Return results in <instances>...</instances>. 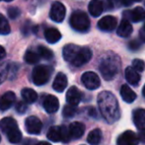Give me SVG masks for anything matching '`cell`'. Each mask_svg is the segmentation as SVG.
I'll list each match as a JSON object with an SVG mask.
<instances>
[{"label":"cell","mask_w":145,"mask_h":145,"mask_svg":"<svg viewBox=\"0 0 145 145\" xmlns=\"http://www.w3.org/2000/svg\"><path fill=\"white\" fill-rule=\"evenodd\" d=\"M99 110L108 123H113L120 117L118 101L116 97L109 91H101L97 97Z\"/></svg>","instance_id":"6da1fadb"},{"label":"cell","mask_w":145,"mask_h":145,"mask_svg":"<svg viewBox=\"0 0 145 145\" xmlns=\"http://www.w3.org/2000/svg\"><path fill=\"white\" fill-rule=\"evenodd\" d=\"M0 129L13 144H17L22 139V133L16 120L12 117H5L0 120Z\"/></svg>","instance_id":"7a4b0ae2"},{"label":"cell","mask_w":145,"mask_h":145,"mask_svg":"<svg viewBox=\"0 0 145 145\" xmlns=\"http://www.w3.org/2000/svg\"><path fill=\"white\" fill-rule=\"evenodd\" d=\"M70 24L72 28L78 32H87L91 27V21L85 12L77 10L71 15Z\"/></svg>","instance_id":"3957f363"},{"label":"cell","mask_w":145,"mask_h":145,"mask_svg":"<svg viewBox=\"0 0 145 145\" xmlns=\"http://www.w3.org/2000/svg\"><path fill=\"white\" fill-rule=\"evenodd\" d=\"M118 62L112 60V59H103L99 66V71L101 72V76L106 81H110L111 79L115 77V75L118 72Z\"/></svg>","instance_id":"277c9868"},{"label":"cell","mask_w":145,"mask_h":145,"mask_svg":"<svg viewBox=\"0 0 145 145\" xmlns=\"http://www.w3.org/2000/svg\"><path fill=\"white\" fill-rule=\"evenodd\" d=\"M51 77V69L44 65H38L32 72L33 83L36 86H43L49 81Z\"/></svg>","instance_id":"5b68a950"},{"label":"cell","mask_w":145,"mask_h":145,"mask_svg":"<svg viewBox=\"0 0 145 145\" xmlns=\"http://www.w3.org/2000/svg\"><path fill=\"white\" fill-rule=\"evenodd\" d=\"M82 83L87 89H97L101 86V80L99 76L93 72H86L82 76Z\"/></svg>","instance_id":"8992f818"},{"label":"cell","mask_w":145,"mask_h":145,"mask_svg":"<svg viewBox=\"0 0 145 145\" xmlns=\"http://www.w3.org/2000/svg\"><path fill=\"white\" fill-rule=\"evenodd\" d=\"M91 56H93V52H91V49L88 48V47H83V48L80 49L78 54L76 55V57L72 59V61L71 63L76 67L84 66L91 60Z\"/></svg>","instance_id":"52a82bcc"},{"label":"cell","mask_w":145,"mask_h":145,"mask_svg":"<svg viewBox=\"0 0 145 145\" xmlns=\"http://www.w3.org/2000/svg\"><path fill=\"white\" fill-rule=\"evenodd\" d=\"M65 16H66V7L64 6V4L59 1L53 3L50 10L51 19L54 22L60 23L65 19Z\"/></svg>","instance_id":"ba28073f"},{"label":"cell","mask_w":145,"mask_h":145,"mask_svg":"<svg viewBox=\"0 0 145 145\" xmlns=\"http://www.w3.org/2000/svg\"><path fill=\"white\" fill-rule=\"evenodd\" d=\"M117 145H138L139 137L131 130H126L121 133L116 140Z\"/></svg>","instance_id":"9c48e42d"},{"label":"cell","mask_w":145,"mask_h":145,"mask_svg":"<svg viewBox=\"0 0 145 145\" xmlns=\"http://www.w3.org/2000/svg\"><path fill=\"white\" fill-rule=\"evenodd\" d=\"M25 127L29 134L37 135L41 133L43 124L37 116H29L25 120Z\"/></svg>","instance_id":"30bf717a"},{"label":"cell","mask_w":145,"mask_h":145,"mask_svg":"<svg viewBox=\"0 0 145 145\" xmlns=\"http://www.w3.org/2000/svg\"><path fill=\"white\" fill-rule=\"evenodd\" d=\"M116 25L117 19L114 16H111V15H107V16L103 17L99 21V23H97L99 28L103 31H106V32H109V31H112L113 29H115Z\"/></svg>","instance_id":"8fae6325"},{"label":"cell","mask_w":145,"mask_h":145,"mask_svg":"<svg viewBox=\"0 0 145 145\" xmlns=\"http://www.w3.org/2000/svg\"><path fill=\"white\" fill-rule=\"evenodd\" d=\"M43 106H44L45 110L48 113L57 112V110L59 109V106H60L59 99L53 95H47V97H45L44 101H43Z\"/></svg>","instance_id":"7c38bea8"},{"label":"cell","mask_w":145,"mask_h":145,"mask_svg":"<svg viewBox=\"0 0 145 145\" xmlns=\"http://www.w3.org/2000/svg\"><path fill=\"white\" fill-rule=\"evenodd\" d=\"M66 99L67 103L71 105H75L77 106L79 105V103L82 99V93L81 91L78 89L77 87H72L68 89L66 95Z\"/></svg>","instance_id":"4fadbf2b"},{"label":"cell","mask_w":145,"mask_h":145,"mask_svg":"<svg viewBox=\"0 0 145 145\" xmlns=\"http://www.w3.org/2000/svg\"><path fill=\"white\" fill-rule=\"evenodd\" d=\"M16 95L13 91H7L0 97V110L5 111L9 109L15 103Z\"/></svg>","instance_id":"5bb4252c"},{"label":"cell","mask_w":145,"mask_h":145,"mask_svg":"<svg viewBox=\"0 0 145 145\" xmlns=\"http://www.w3.org/2000/svg\"><path fill=\"white\" fill-rule=\"evenodd\" d=\"M68 86V78L65 74L63 72H59L57 74L56 78L54 80L53 83V89L58 93H63L65 91V89Z\"/></svg>","instance_id":"9a60e30c"},{"label":"cell","mask_w":145,"mask_h":145,"mask_svg":"<svg viewBox=\"0 0 145 145\" xmlns=\"http://www.w3.org/2000/svg\"><path fill=\"white\" fill-rule=\"evenodd\" d=\"M85 129L86 127L83 123L76 121V122H72L70 124V126H69V132H70V135L72 138L79 139L84 135Z\"/></svg>","instance_id":"2e32d148"},{"label":"cell","mask_w":145,"mask_h":145,"mask_svg":"<svg viewBox=\"0 0 145 145\" xmlns=\"http://www.w3.org/2000/svg\"><path fill=\"white\" fill-rule=\"evenodd\" d=\"M133 122H134L135 126L140 130H144L145 129V109L138 108L135 109L133 111L132 114Z\"/></svg>","instance_id":"e0dca14e"},{"label":"cell","mask_w":145,"mask_h":145,"mask_svg":"<svg viewBox=\"0 0 145 145\" xmlns=\"http://www.w3.org/2000/svg\"><path fill=\"white\" fill-rule=\"evenodd\" d=\"M81 47H79L78 45L75 44H68L64 47L63 49V56L64 59L67 62H72V59L75 58L76 55L78 54V52L80 51Z\"/></svg>","instance_id":"ac0fdd59"},{"label":"cell","mask_w":145,"mask_h":145,"mask_svg":"<svg viewBox=\"0 0 145 145\" xmlns=\"http://www.w3.org/2000/svg\"><path fill=\"white\" fill-rule=\"evenodd\" d=\"M132 25L129 23L128 20L124 19L120 22V25H118L117 27V35L122 38H126L129 37L132 33Z\"/></svg>","instance_id":"d6986e66"},{"label":"cell","mask_w":145,"mask_h":145,"mask_svg":"<svg viewBox=\"0 0 145 145\" xmlns=\"http://www.w3.org/2000/svg\"><path fill=\"white\" fill-rule=\"evenodd\" d=\"M120 95L123 101L128 103H133L137 97L136 93L130 89V87H128V85H122L120 89Z\"/></svg>","instance_id":"ffe728a7"},{"label":"cell","mask_w":145,"mask_h":145,"mask_svg":"<svg viewBox=\"0 0 145 145\" xmlns=\"http://www.w3.org/2000/svg\"><path fill=\"white\" fill-rule=\"evenodd\" d=\"M125 79L130 85L137 86L140 81V76H139L138 72L135 71L132 67H128L125 70Z\"/></svg>","instance_id":"44dd1931"},{"label":"cell","mask_w":145,"mask_h":145,"mask_svg":"<svg viewBox=\"0 0 145 145\" xmlns=\"http://www.w3.org/2000/svg\"><path fill=\"white\" fill-rule=\"evenodd\" d=\"M89 11L91 16L99 17L103 11V4L101 0H91L89 4Z\"/></svg>","instance_id":"7402d4cb"},{"label":"cell","mask_w":145,"mask_h":145,"mask_svg":"<svg viewBox=\"0 0 145 145\" xmlns=\"http://www.w3.org/2000/svg\"><path fill=\"white\" fill-rule=\"evenodd\" d=\"M125 13L129 15V19L133 22H140L145 19V9H143L142 7H135L133 10Z\"/></svg>","instance_id":"603a6c76"},{"label":"cell","mask_w":145,"mask_h":145,"mask_svg":"<svg viewBox=\"0 0 145 145\" xmlns=\"http://www.w3.org/2000/svg\"><path fill=\"white\" fill-rule=\"evenodd\" d=\"M45 38L51 44H55V43L59 42L62 38V35H61L60 31L58 29L55 28H49L46 29L45 31Z\"/></svg>","instance_id":"cb8c5ba5"},{"label":"cell","mask_w":145,"mask_h":145,"mask_svg":"<svg viewBox=\"0 0 145 145\" xmlns=\"http://www.w3.org/2000/svg\"><path fill=\"white\" fill-rule=\"evenodd\" d=\"M47 137L49 140L53 142L62 141V126H53L47 133Z\"/></svg>","instance_id":"d4e9b609"},{"label":"cell","mask_w":145,"mask_h":145,"mask_svg":"<svg viewBox=\"0 0 145 145\" xmlns=\"http://www.w3.org/2000/svg\"><path fill=\"white\" fill-rule=\"evenodd\" d=\"M21 95H22L24 101H26L27 103H35L37 97H38V95H37L36 91L32 89H29V88L23 89L22 91H21Z\"/></svg>","instance_id":"484cf974"},{"label":"cell","mask_w":145,"mask_h":145,"mask_svg":"<svg viewBox=\"0 0 145 145\" xmlns=\"http://www.w3.org/2000/svg\"><path fill=\"white\" fill-rule=\"evenodd\" d=\"M101 136H103V134H101V130L99 128H95L89 133L87 140H88V142H89V144L97 145L99 142H101Z\"/></svg>","instance_id":"4316f807"},{"label":"cell","mask_w":145,"mask_h":145,"mask_svg":"<svg viewBox=\"0 0 145 145\" xmlns=\"http://www.w3.org/2000/svg\"><path fill=\"white\" fill-rule=\"evenodd\" d=\"M10 31L11 28L8 20L6 19V17L0 14V35H7L8 33H10Z\"/></svg>","instance_id":"83f0119b"},{"label":"cell","mask_w":145,"mask_h":145,"mask_svg":"<svg viewBox=\"0 0 145 145\" xmlns=\"http://www.w3.org/2000/svg\"><path fill=\"white\" fill-rule=\"evenodd\" d=\"M39 59H40V56L39 54L37 53L33 52V51H27L26 54L24 56V60L26 61L28 64H32V65H35L39 62Z\"/></svg>","instance_id":"f1b7e54d"},{"label":"cell","mask_w":145,"mask_h":145,"mask_svg":"<svg viewBox=\"0 0 145 145\" xmlns=\"http://www.w3.org/2000/svg\"><path fill=\"white\" fill-rule=\"evenodd\" d=\"M38 54H39V56L42 59H44V60H51V59L54 57V54H53L52 51L44 46L38 47Z\"/></svg>","instance_id":"f546056e"},{"label":"cell","mask_w":145,"mask_h":145,"mask_svg":"<svg viewBox=\"0 0 145 145\" xmlns=\"http://www.w3.org/2000/svg\"><path fill=\"white\" fill-rule=\"evenodd\" d=\"M76 112H77V108H76L75 105H68L64 107V109H63V115H64L65 117H68V118L75 116Z\"/></svg>","instance_id":"4dcf8cb0"},{"label":"cell","mask_w":145,"mask_h":145,"mask_svg":"<svg viewBox=\"0 0 145 145\" xmlns=\"http://www.w3.org/2000/svg\"><path fill=\"white\" fill-rule=\"evenodd\" d=\"M132 68L134 69L135 71H137L138 72H143L145 69V63L144 61L140 60V59H135L132 62Z\"/></svg>","instance_id":"1f68e13d"},{"label":"cell","mask_w":145,"mask_h":145,"mask_svg":"<svg viewBox=\"0 0 145 145\" xmlns=\"http://www.w3.org/2000/svg\"><path fill=\"white\" fill-rule=\"evenodd\" d=\"M8 72H9L8 64H4L2 66H0V84H2L3 81L6 79Z\"/></svg>","instance_id":"d6a6232c"},{"label":"cell","mask_w":145,"mask_h":145,"mask_svg":"<svg viewBox=\"0 0 145 145\" xmlns=\"http://www.w3.org/2000/svg\"><path fill=\"white\" fill-rule=\"evenodd\" d=\"M7 13H8V16L10 17L11 19H16L20 16L21 11H20V9L17 8V7H10V8H8Z\"/></svg>","instance_id":"836d02e7"},{"label":"cell","mask_w":145,"mask_h":145,"mask_svg":"<svg viewBox=\"0 0 145 145\" xmlns=\"http://www.w3.org/2000/svg\"><path fill=\"white\" fill-rule=\"evenodd\" d=\"M71 135H70V132H69V128H67L66 126L63 125L62 126V142H69L71 140Z\"/></svg>","instance_id":"e575fe53"},{"label":"cell","mask_w":145,"mask_h":145,"mask_svg":"<svg viewBox=\"0 0 145 145\" xmlns=\"http://www.w3.org/2000/svg\"><path fill=\"white\" fill-rule=\"evenodd\" d=\"M27 108H28V105H27L26 101H19L16 105V110L18 111L20 114L24 113L25 111L27 110Z\"/></svg>","instance_id":"d590c367"},{"label":"cell","mask_w":145,"mask_h":145,"mask_svg":"<svg viewBox=\"0 0 145 145\" xmlns=\"http://www.w3.org/2000/svg\"><path fill=\"white\" fill-rule=\"evenodd\" d=\"M139 47H140V43L136 42L135 40L130 42V44H129V48H130L131 50H138Z\"/></svg>","instance_id":"8d00e7d4"},{"label":"cell","mask_w":145,"mask_h":145,"mask_svg":"<svg viewBox=\"0 0 145 145\" xmlns=\"http://www.w3.org/2000/svg\"><path fill=\"white\" fill-rule=\"evenodd\" d=\"M139 36H140V39L143 41V42H145V24L144 26L142 27V29L140 30V33H139Z\"/></svg>","instance_id":"74e56055"},{"label":"cell","mask_w":145,"mask_h":145,"mask_svg":"<svg viewBox=\"0 0 145 145\" xmlns=\"http://www.w3.org/2000/svg\"><path fill=\"white\" fill-rule=\"evenodd\" d=\"M138 137H139V141L145 142V129L144 130H140V133L138 134Z\"/></svg>","instance_id":"f35d334b"},{"label":"cell","mask_w":145,"mask_h":145,"mask_svg":"<svg viewBox=\"0 0 145 145\" xmlns=\"http://www.w3.org/2000/svg\"><path fill=\"white\" fill-rule=\"evenodd\" d=\"M5 55H6V52H5L4 48L2 46H0V61L2 60V59H4Z\"/></svg>","instance_id":"ab89813d"},{"label":"cell","mask_w":145,"mask_h":145,"mask_svg":"<svg viewBox=\"0 0 145 145\" xmlns=\"http://www.w3.org/2000/svg\"><path fill=\"white\" fill-rule=\"evenodd\" d=\"M37 141L34 140V139H27L26 141H24L23 145H34V143H36Z\"/></svg>","instance_id":"60d3db41"},{"label":"cell","mask_w":145,"mask_h":145,"mask_svg":"<svg viewBox=\"0 0 145 145\" xmlns=\"http://www.w3.org/2000/svg\"><path fill=\"white\" fill-rule=\"evenodd\" d=\"M36 145H52V144H50V143L47 142V141H41V142H37Z\"/></svg>","instance_id":"b9f144b4"},{"label":"cell","mask_w":145,"mask_h":145,"mask_svg":"<svg viewBox=\"0 0 145 145\" xmlns=\"http://www.w3.org/2000/svg\"><path fill=\"white\" fill-rule=\"evenodd\" d=\"M142 93H143V95L145 97V85H144V87H143V89H142Z\"/></svg>","instance_id":"7bdbcfd3"},{"label":"cell","mask_w":145,"mask_h":145,"mask_svg":"<svg viewBox=\"0 0 145 145\" xmlns=\"http://www.w3.org/2000/svg\"><path fill=\"white\" fill-rule=\"evenodd\" d=\"M131 1H135V2H140V1H142V0H131Z\"/></svg>","instance_id":"ee69618b"},{"label":"cell","mask_w":145,"mask_h":145,"mask_svg":"<svg viewBox=\"0 0 145 145\" xmlns=\"http://www.w3.org/2000/svg\"><path fill=\"white\" fill-rule=\"evenodd\" d=\"M4 1H6V2H10V1H13V0H4Z\"/></svg>","instance_id":"f6af8a7d"},{"label":"cell","mask_w":145,"mask_h":145,"mask_svg":"<svg viewBox=\"0 0 145 145\" xmlns=\"http://www.w3.org/2000/svg\"><path fill=\"white\" fill-rule=\"evenodd\" d=\"M0 141H1V136H0Z\"/></svg>","instance_id":"bcb514c9"}]
</instances>
